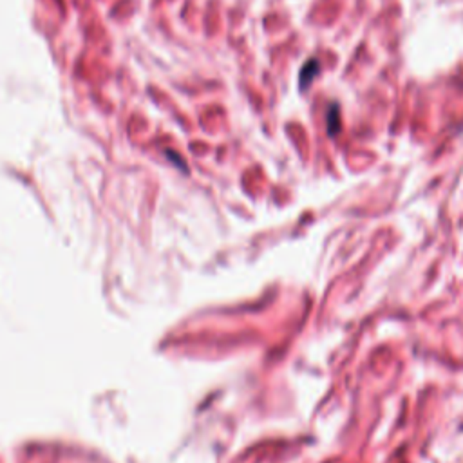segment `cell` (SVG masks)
<instances>
[{
	"label": "cell",
	"instance_id": "6da1fadb",
	"mask_svg": "<svg viewBox=\"0 0 463 463\" xmlns=\"http://www.w3.org/2000/svg\"><path fill=\"white\" fill-rule=\"evenodd\" d=\"M317 75H319V62L312 58V60H307L306 64H304V67L300 69V76H299L300 87L303 89L310 87V84L315 80Z\"/></svg>",
	"mask_w": 463,
	"mask_h": 463
},
{
	"label": "cell",
	"instance_id": "7a4b0ae2",
	"mask_svg": "<svg viewBox=\"0 0 463 463\" xmlns=\"http://www.w3.org/2000/svg\"><path fill=\"white\" fill-rule=\"evenodd\" d=\"M327 132L332 134V136H335V134H339L340 131V107L337 104H332L329 105V109H327Z\"/></svg>",
	"mask_w": 463,
	"mask_h": 463
}]
</instances>
